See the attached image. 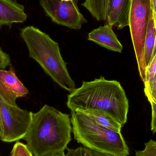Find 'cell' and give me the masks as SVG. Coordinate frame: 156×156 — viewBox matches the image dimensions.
<instances>
[{"label":"cell","mask_w":156,"mask_h":156,"mask_svg":"<svg viewBox=\"0 0 156 156\" xmlns=\"http://www.w3.org/2000/svg\"><path fill=\"white\" fill-rule=\"evenodd\" d=\"M72 129L69 115L45 105L37 112H32L23 139L34 156H65Z\"/></svg>","instance_id":"6da1fadb"},{"label":"cell","mask_w":156,"mask_h":156,"mask_svg":"<svg viewBox=\"0 0 156 156\" xmlns=\"http://www.w3.org/2000/svg\"><path fill=\"white\" fill-rule=\"evenodd\" d=\"M67 107L77 110H95L104 112L123 126L126 123L129 102L119 82L101 76L84 81L81 87L68 95Z\"/></svg>","instance_id":"7a4b0ae2"},{"label":"cell","mask_w":156,"mask_h":156,"mask_svg":"<svg viewBox=\"0 0 156 156\" xmlns=\"http://www.w3.org/2000/svg\"><path fill=\"white\" fill-rule=\"evenodd\" d=\"M20 36L27 46L29 57L35 60L46 74L60 87L72 92L76 89V84L69 73L58 43L32 26L21 29Z\"/></svg>","instance_id":"3957f363"},{"label":"cell","mask_w":156,"mask_h":156,"mask_svg":"<svg viewBox=\"0 0 156 156\" xmlns=\"http://www.w3.org/2000/svg\"><path fill=\"white\" fill-rule=\"evenodd\" d=\"M70 120L74 138L83 147L118 156L130 154L121 133L107 129L78 112H71Z\"/></svg>","instance_id":"277c9868"},{"label":"cell","mask_w":156,"mask_h":156,"mask_svg":"<svg viewBox=\"0 0 156 156\" xmlns=\"http://www.w3.org/2000/svg\"><path fill=\"white\" fill-rule=\"evenodd\" d=\"M152 12L151 0H132L129 27L137 60L140 76L144 83L146 66L144 44L147 25Z\"/></svg>","instance_id":"5b68a950"},{"label":"cell","mask_w":156,"mask_h":156,"mask_svg":"<svg viewBox=\"0 0 156 156\" xmlns=\"http://www.w3.org/2000/svg\"><path fill=\"white\" fill-rule=\"evenodd\" d=\"M32 112L5 102L0 96L2 133L0 139L7 143L23 139L32 121Z\"/></svg>","instance_id":"8992f818"},{"label":"cell","mask_w":156,"mask_h":156,"mask_svg":"<svg viewBox=\"0 0 156 156\" xmlns=\"http://www.w3.org/2000/svg\"><path fill=\"white\" fill-rule=\"evenodd\" d=\"M39 2L47 16L59 25L79 30L87 22L78 8V0H39Z\"/></svg>","instance_id":"52a82bcc"},{"label":"cell","mask_w":156,"mask_h":156,"mask_svg":"<svg viewBox=\"0 0 156 156\" xmlns=\"http://www.w3.org/2000/svg\"><path fill=\"white\" fill-rule=\"evenodd\" d=\"M132 0H110L105 23L121 29L129 26Z\"/></svg>","instance_id":"ba28073f"},{"label":"cell","mask_w":156,"mask_h":156,"mask_svg":"<svg viewBox=\"0 0 156 156\" xmlns=\"http://www.w3.org/2000/svg\"><path fill=\"white\" fill-rule=\"evenodd\" d=\"M27 17L23 5L14 0H0V27L11 28L13 23L25 22Z\"/></svg>","instance_id":"9c48e42d"},{"label":"cell","mask_w":156,"mask_h":156,"mask_svg":"<svg viewBox=\"0 0 156 156\" xmlns=\"http://www.w3.org/2000/svg\"><path fill=\"white\" fill-rule=\"evenodd\" d=\"M113 26L105 23L102 26L94 29L88 34V40L108 50L121 53L123 46L113 31Z\"/></svg>","instance_id":"30bf717a"},{"label":"cell","mask_w":156,"mask_h":156,"mask_svg":"<svg viewBox=\"0 0 156 156\" xmlns=\"http://www.w3.org/2000/svg\"><path fill=\"white\" fill-rule=\"evenodd\" d=\"M0 83L1 90L8 96H16L18 98L29 93L26 87L16 76L12 66L8 70L0 69Z\"/></svg>","instance_id":"8fae6325"},{"label":"cell","mask_w":156,"mask_h":156,"mask_svg":"<svg viewBox=\"0 0 156 156\" xmlns=\"http://www.w3.org/2000/svg\"><path fill=\"white\" fill-rule=\"evenodd\" d=\"M74 112L85 115L94 120L100 125L107 129L117 133H121V129L122 127V125L104 112L95 110H77Z\"/></svg>","instance_id":"7c38bea8"},{"label":"cell","mask_w":156,"mask_h":156,"mask_svg":"<svg viewBox=\"0 0 156 156\" xmlns=\"http://www.w3.org/2000/svg\"><path fill=\"white\" fill-rule=\"evenodd\" d=\"M110 0H85L82 5L96 20L106 21Z\"/></svg>","instance_id":"4fadbf2b"},{"label":"cell","mask_w":156,"mask_h":156,"mask_svg":"<svg viewBox=\"0 0 156 156\" xmlns=\"http://www.w3.org/2000/svg\"><path fill=\"white\" fill-rule=\"evenodd\" d=\"M156 30L153 18V12H151L147 25L144 44V59L146 66L150 63L153 55L154 44Z\"/></svg>","instance_id":"5bb4252c"},{"label":"cell","mask_w":156,"mask_h":156,"mask_svg":"<svg viewBox=\"0 0 156 156\" xmlns=\"http://www.w3.org/2000/svg\"><path fill=\"white\" fill-rule=\"evenodd\" d=\"M145 75L144 85L152 83L156 80V54L147 67Z\"/></svg>","instance_id":"9a60e30c"},{"label":"cell","mask_w":156,"mask_h":156,"mask_svg":"<svg viewBox=\"0 0 156 156\" xmlns=\"http://www.w3.org/2000/svg\"><path fill=\"white\" fill-rule=\"evenodd\" d=\"M144 145V150L136 151L135 156H156V141L151 139Z\"/></svg>","instance_id":"2e32d148"},{"label":"cell","mask_w":156,"mask_h":156,"mask_svg":"<svg viewBox=\"0 0 156 156\" xmlns=\"http://www.w3.org/2000/svg\"><path fill=\"white\" fill-rule=\"evenodd\" d=\"M11 156H34L27 145L16 142L13 147Z\"/></svg>","instance_id":"e0dca14e"},{"label":"cell","mask_w":156,"mask_h":156,"mask_svg":"<svg viewBox=\"0 0 156 156\" xmlns=\"http://www.w3.org/2000/svg\"><path fill=\"white\" fill-rule=\"evenodd\" d=\"M145 93L147 98H150L156 103V80L145 85Z\"/></svg>","instance_id":"ac0fdd59"},{"label":"cell","mask_w":156,"mask_h":156,"mask_svg":"<svg viewBox=\"0 0 156 156\" xmlns=\"http://www.w3.org/2000/svg\"><path fill=\"white\" fill-rule=\"evenodd\" d=\"M11 60L10 56L3 51L0 47V69H5L7 67L11 66Z\"/></svg>","instance_id":"d6986e66"},{"label":"cell","mask_w":156,"mask_h":156,"mask_svg":"<svg viewBox=\"0 0 156 156\" xmlns=\"http://www.w3.org/2000/svg\"><path fill=\"white\" fill-rule=\"evenodd\" d=\"M152 106V117L151 129L154 134L156 133V103L151 98H147Z\"/></svg>","instance_id":"ffe728a7"},{"label":"cell","mask_w":156,"mask_h":156,"mask_svg":"<svg viewBox=\"0 0 156 156\" xmlns=\"http://www.w3.org/2000/svg\"><path fill=\"white\" fill-rule=\"evenodd\" d=\"M83 147L84 151V156H118L109 153L95 151L85 147Z\"/></svg>","instance_id":"44dd1931"},{"label":"cell","mask_w":156,"mask_h":156,"mask_svg":"<svg viewBox=\"0 0 156 156\" xmlns=\"http://www.w3.org/2000/svg\"><path fill=\"white\" fill-rule=\"evenodd\" d=\"M152 12H153V18H154L155 27L156 30V7H152Z\"/></svg>","instance_id":"7402d4cb"},{"label":"cell","mask_w":156,"mask_h":156,"mask_svg":"<svg viewBox=\"0 0 156 156\" xmlns=\"http://www.w3.org/2000/svg\"><path fill=\"white\" fill-rule=\"evenodd\" d=\"M156 54V32L155 35V37L154 44V49H153V55H152V58Z\"/></svg>","instance_id":"603a6c76"},{"label":"cell","mask_w":156,"mask_h":156,"mask_svg":"<svg viewBox=\"0 0 156 156\" xmlns=\"http://www.w3.org/2000/svg\"><path fill=\"white\" fill-rule=\"evenodd\" d=\"M152 7H156V0H151Z\"/></svg>","instance_id":"cb8c5ba5"},{"label":"cell","mask_w":156,"mask_h":156,"mask_svg":"<svg viewBox=\"0 0 156 156\" xmlns=\"http://www.w3.org/2000/svg\"><path fill=\"white\" fill-rule=\"evenodd\" d=\"M2 123H1V116H0V137L2 135Z\"/></svg>","instance_id":"d4e9b609"},{"label":"cell","mask_w":156,"mask_h":156,"mask_svg":"<svg viewBox=\"0 0 156 156\" xmlns=\"http://www.w3.org/2000/svg\"><path fill=\"white\" fill-rule=\"evenodd\" d=\"M65 156H66V155Z\"/></svg>","instance_id":"484cf974"}]
</instances>
